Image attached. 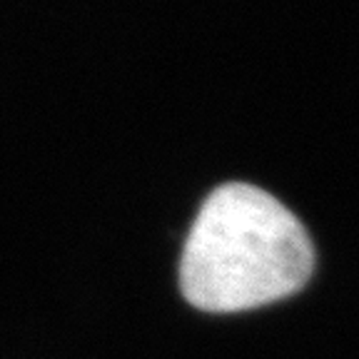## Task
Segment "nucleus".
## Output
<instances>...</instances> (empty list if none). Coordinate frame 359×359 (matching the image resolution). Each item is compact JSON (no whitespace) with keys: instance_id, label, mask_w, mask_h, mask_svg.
I'll use <instances>...</instances> for the list:
<instances>
[{"instance_id":"obj_1","label":"nucleus","mask_w":359,"mask_h":359,"mask_svg":"<svg viewBox=\"0 0 359 359\" xmlns=\"http://www.w3.org/2000/svg\"><path fill=\"white\" fill-rule=\"evenodd\" d=\"M314 269L304 224L277 197L227 182L205 200L180 259V287L202 312H245L299 292Z\"/></svg>"}]
</instances>
